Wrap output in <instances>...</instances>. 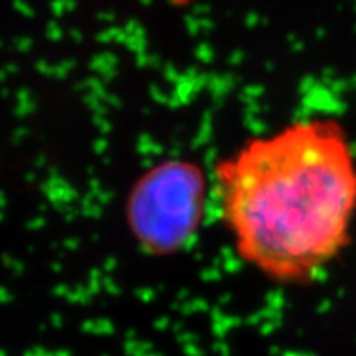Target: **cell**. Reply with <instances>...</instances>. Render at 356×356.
Listing matches in <instances>:
<instances>
[{"label":"cell","instance_id":"obj_2","mask_svg":"<svg viewBox=\"0 0 356 356\" xmlns=\"http://www.w3.org/2000/svg\"><path fill=\"white\" fill-rule=\"evenodd\" d=\"M208 178L198 163L168 159L145 170L131 186L126 220L147 254L172 256L193 241L202 226Z\"/></svg>","mask_w":356,"mask_h":356},{"label":"cell","instance_id":"obj_1","mask_svg":"<svg viewBox=\"0 0 356 356\" xmlns=\"http://www.w3.org/2000/svg\"><path fill=\"white\" fill-rule=\"evenodd\" d=\"M211 197L236 256L262 277L304 287L351 241L356 159L333 119H300L221 159Z\"/></svg>","mask_w":356,"mask_h":356}]
</instances>
